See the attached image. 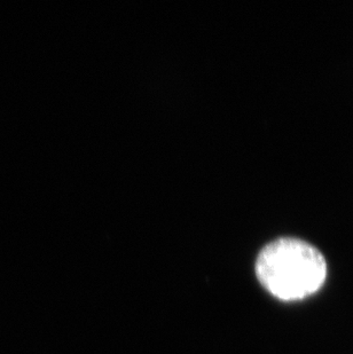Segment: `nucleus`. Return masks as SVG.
Listing matches in <instances>:
<instances>
[{
    "mask_svg": "<svg viewBox=\"0 0 353 354\" xmlns=\"http://www.w3.org/2000/svg\"><path fill=\"white\" fill-rule=\"evenodd\" d=\"M260 283L281 301H300L323 287L327 264L317 248L305 241L282 237L267 244L257 257Z\"/></svg>",
    "mask_w": 353,
    "mask_h": 354,
    "instance_id": "nucleus-1",
    "label": "nucleus"
}]
</instances>
